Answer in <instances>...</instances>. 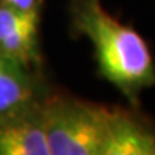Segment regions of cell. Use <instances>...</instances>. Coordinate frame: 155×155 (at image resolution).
<instances>
[{
  "mask_svg": "<svg viewBox=\"0 0 155 155\" xmlns=\"http://www.w3.org/2000/svg\"><path fill=\"white\" fill-rule=\"evenodd\" d=\"M40 9L42 6L20 10L0 5V52L35 73L42 66L39 48Z\"/></svg>",
  "mask_w": 155,
  "mask_h": 155,
  "instance_id": "3",
  "label": "cell"
},
{
  "mask_svg": "<svg viewBox=\"0 0 155 155\" xmlns=\"http://www.w3.org/2000/svg\"><path fill=\"white\" fill-rule=\"evenodd\" d=\"M71 33L94 46L98 73L137 106L142 89L155 86V63L144 38L104 7L102 0H71Z\"/></svg>",
  "mask_w": 155,
  "mask_h": 155,
  "instance_id": "1",
  "label": "cell"
},
{
  "mask_svg": "<svg viewBox=\"0 0 155 155\" xmlns=\"http://www.w3.org/2000/svg\"><path fill=\"white\" fill-rule=\"evenodd\" d=\"M43 0H0V5H6L15 7V9H20V10H30L33 7L42 6Z\"/></svg>",
  "mask_w": 155,
  "mask_h": 155,
  "instance_id": "7",
  "label": "cell"
},
{
  "mask_svg": "<svg viewBox=\"0 0 155 155\" xmlns=\"http://www.w3.org/2000/svg\"><path fill=\"white\" fill-rule=\"evenodd\" d=\"M98 155H155V134L131 114L105 108Z\"/></svg>",
  "mask_w": 155,
  "mask_h": 155,
  "instance_id": "4",
  "label": "cell"
},
{
  "mask_svg": "<svg viewBox=\"0 0 155 155\" xmlns=\"http://www.w3.org/2000/svg\"><path fill=\"white\" fill-rule=\"evenodd\" d=\"M42 118L50 155H98L105 108L75 98L46 96Z\"/></svg>",
  "mask_w": 155,
  "mask_h": 155,
  "instance_id": "2",
  "label": "cell"
},
{
  "mask_svg": "<svg viewBox=\"0 0 155 155\" xmlns=\"http://www.w3.org/2000/svg\"><path fill=\"white\" fill-rule=\"evenodd\" d=\"M0 155H50L42 102L0 122Z\"/></svg>",
  "mask_w": 155,
  "mask_h": 155,
  "instance_id": "6",
  "label": "cell"
},
{
  "mask_svg": "<svg viewBox=\"0 0 155 155\" xmlns=\"http://www.w3.org/2000/svg\"><path fill=\"white\" fill-rule=\"evenodd\" d=\"M45 98L38 73L0 52V122L38 105Z\"/></svg>",
  "mask_w": 155,
  "mask_h": 155,
  "instance_id": "5",
  "label": "cell"
}]
</instances>
